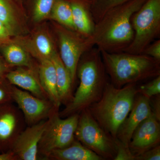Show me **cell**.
Segmentation results:
<instances>
[{
	"mask_svg": "<svg viewBox=\"0 0 160 160\" xmlns=\"http://www.w3.org/2000/svg\"><path fill=\"white\" fill-rule=\"evenodd\" d=\"M146 1L129 0L106 12L87 38L90 46L111 53L124 51L134 37L132 18Z\"/></svg>",
	"mask_w": 160,
	"mask_h": 160,
	"instance_id": "cell-1",
	"label": "cell"
},
{
	"mask_svg": "<svg viewBox=\"0 0 160 160\" xmlns=\"http://www.w3.org/2000/svg\"><path fill=\"white\" fill-rule=\"evenodd\" d=\"M79 62L77 70L80 84L71 101L59 112L61 117L79 114L98 101L108 82L101 52L92 48L86 52Z\"/></svg>",
	"mask_w": 160,
	"mask_h": 160,
	"instance_id": "cell-2",
	"label": "cell"
},
{
	"mask_svg": "<svg viewBox=\"0 0 160 160\" xmlns=\"http://www.w3.org/2000/svg\"><path fill=\"white\" fill-rule=\"evenodd\" d=\"M138 94L136 84L118 88L108 82L102 97L88 109L103 130L116 139L118 130L131 111Z\"/></svg>",
	"mask_w": 160,
	"mask_h": 160,
	"instance_id": "cell-3",
	"label": "cell"
},
{
	"mask_svg": "<svg viewBox=\"0 0 160 160\" xmlns=\"http://www.w3.org/2000/svg\"><path fill=\"white\" fill-rule=\"evenodd\" d=\"M100 52L111 83L118 88L160 76V61L147 55Z\"/></svg>",
	"mask_w": 160,
	"mask_h": 160,
	"instance_id": "cell-4",
	"label": "cell"
},
{
	"mask_svg": "<svg viewBox=\"0 0 160 160\" xmlns=\"http://www.w3.org/2000/svg\"><path fill=\"white\" fill-rule=\"evenodd\" d=\"M133 40L124 52L142 54L160 33V0H146L132 16Z\"/></svg>",
	"mask_w": 160,
	"mask_h": 160,
	"instance_id": "cell-5",
	"label": "cell"
},
{
	"mask_svg": "<svg viewBox=\"0 0 160 160\" xmlns=\"http://www.w3.org/2000/svg\"><path fill=\"white\" fill-rule=\"evenodd\" d=\"M75 137L103 160H114L117 153L116 139L103 130L88 108L79 113Z\"/></svg>",
	"mask_w": 160,
	"mask_h": 160,
	"instance_id": "cell-6",
	"label": "cell"
},
{
	"mask_svg": "<svg viewBox=\"0 0 160 160\" xmlns=\"http://www.w3.org/2000/svg\"><path fill=\"white\" fill-rule=\"evenodd\" d=\"M79 114H74L62 119L59 109L48 118V124L43 132L38 147V156L48 159L54 150L69 146L75 140V132Z\"/></svg>",
	"mask_w": 160,
	"mask_h": 160,
	"instance_id": "cell-7",
	"label": "cell"
},
{
	"mask_svg": "<svg viewBox=\"0 0 160 160\" xmlns=\"http://www.w3.org/2000/svg\"><path fill=\"white\" fill-rule=\"evenodd\" d=\"M74 31L63 26L57 30L60 57L69 71L73 84L80 59L86 52L92 48L87 38Z\"/></svg>",
	"mask_w": 160,
	"mask_h": 160,
	"instance_id": "cell-8",
	"label": "cell"
},
{
	"mask_svg": "<svg viewBox=\"0 0 160 160\" xmlns=\"http://www.w3.org/2000/svg\"><path fill=\"white\" fill-rule=\"evenodd\" d=\"M13 100L22 111L28 126L47 119L56 110L59 109L50 100L40 98L13 86Z\"/></svg>",
	"mask_w": 160,
	"mask_h": 160,
	"instance_id": "cell-9",
	"label": "cell"
},
{
	"mask_svg": "<svg viewBox=\"0 0 160 160\" xmlns=\"http://www.w3.org/2000/svg\"><path fill=\"white\" fill-rule=\"evenodd\" d=\"M26 125L22 113L18 107L12 103L0 107V153L11 151Z\"/></svg>",
	"mask_w": 160,
	"mask_h": 160,
	"instance_id": "cell-10",
	"label": "cell"
},
{
	"mask_svg": "<svg viewBox=\"0 0 160 160\" xmlns=\"http://www.w3.org/2000/svg\"><path fill=\"white\" fill-rule=\"evenodd\" d=\"M160 142V121L152 112L135 130L129 148L136 157L159 145Z\"/></svg>",
	"mask_w": 160,
	"mask_h": 160,
	"instance_id": "cell-11",
	"label": "cell"
},
{
	"mask_svg": "<svg viewBox=\"0 0 160 160\" xmlns=\"http://www.w3.org/2000/svg\"><path fill=\"white\" fill-rule=\"evenodd\" d=\"M48 119L28 126L20 133L11 151L17 160H36L38 158V147Z\"/></svg>",
	"mask_w": 160,
	"mask_h": 160,
	"instance_id": "cell-12",
	"label": "cell"
},
{
	"mask_svg": "<svg viewBox=\"0 0 160 160\" xmlns=\"http://www.w3.org/2000/svg\"><path fill=\"white\" fill-rule=\"evenodd\" d=\"M151 113L149 99L140 94L138 98L137 95L131 111L118 130L116 138L129 147L135 130Z\"/></svg>",
	"mask_w": 160,
	"mask_h": 160,
	"instance_id": "cell-13",
	"label": "cell"
},
{
	"mask_svg": "<svg viewBox=\"0 0 160 160\" xmlns=\"http://www.w3.org/2000/svg\"><path fill=\"white\" fill-rule=\"evenodd\" d=\"M5 77L12 86L28 92L40 98L49 100L40 82L38 67H17V69L7 72Z\"/></svg>",
	"mask_w": 160,
	"mask_h": 160,
	"instance_id": "cell-14",
	"label": "cell"
},
{
	"mask_svg": "<svg viewBox=\"0 0 160 160\" xmlns=\"http://www.w3.org/2000/svg\"><path fill=\"white\" fill-rule=\"evenodd\" d=\"M16 41L22 45L39 62L51 60L58 52L50 36L43 30L38 31L29 40Z\"/></svg>",
	"mask_w": 160,
	"mask_h": 160,
	"instance_id": "cell-15",
	"label": "cell"
},
{
	"mask_svg": "<svg viewBox=\"0 0 160 160\" xmlns=\"http://www.w3.org/2000/svg\"><path fill=\"white\" fill-rule=\"evenodd\" d=\"M22 4L19 0H0V22L9 29L12 36L22 33L24 26L20 14Z\"/></svg>",
	"mask_w": 160,
	"mask_h": 160,
	"instance_id": "cell-16",
	"label": "cell"
},
{
	"mask_svg": "<svg viewBox=\"0 0 160 160\" xmlns=\"http://www.w3.org/2000/svg\"><path fill=\"white\" fill-rule=\"evenodd\" d=\"M69 1L75 31L84 37H89L92 33L95 26L89 10L90 3L82 0Z\"/></svg>",
	"mask_w": 160,
	"mask_h": 160,
	"instance_id": "cell-17",
	"label": "cell"
},
{
	"mask_svg": "<svg viewBox=\"0 0 160 160\" xmlns=\"http://www.w3.org/2000/svg\"><path fill=\"white\" fill-rule=\"evenodd\" d=\"M38 75L41 85L49 100L55 107L59 108L61 103L58 94L56 72L52 60H44L40 62Z\"/></svg>",
	"mask_w": 160,
	"mask_h": 160,
	"instance_id": "cell-18",
	"label": "cell"
},
{
	"mask_svg": "<svg viewBox=\"0 0 160 160\" xmlns=\"http://www.w3.org/2000/svg\"><path fill=\"white\" fill-rule=\"evenodd\" d=\"M47 159L53 160H103L102 158L91 151L76 139L69 146L54 150Z\"/></svg>",
	"mask_w": 160,
	"mask_h": 160,
	"instance_id": "cell-19",
	"label": "cell"
},
{
	"mask_svg": "<svg viewBox=\"0 0 160 160\" xmlns=\"http://www.w3.org/2000/svg\"><path fill=\"white\" fill-rule=\"evenodd\" d=\"M56 72L58 94L61 104L67 105L71 101L73 84L69 71L57 52L52 59Z\"/></svg>",
	"mask_w": 160,
	"mask_h": 160,
	"instance_id": "cell-20",
	"label": "cell"
},
{
	"mask_svg": "<svg viewBox=\"0 0 160 160\" xmlns=\"http://www.w3.org/2000/svg\"><path fill=\"white\" fill-rule=\"evenodd\" d=\"M1 50L5 61L12 67L38 68L32 62L29 52L17 41L6 43Z\"/></svg>",
	"mask_w": 160,
	"mask_h": 160,
	"instance_id": "cell-21",
	"label": "cell"
},
{
	"mask_svg": "<svg viewBox=\"0 0 160 160\" xmlns=\"http://www.w3.org/2000/svg\"><path fill=\"white\" fill-rule=\"evenodd\" d=\"M49 18L62 26L76 31L72 21L71 5L69 0H56Z\"/></svg>",
	"mask_w": 160,
	"mask_h": 160,
	"instance_id": "cell-22",
	"label": "cell"
},
{
	"mask_svg": "<svg viewBox=\"0 0 160 160\" xmlns=\"http://www.w3.org/2000/svg\"><path fill=\"white\" fill-rule=\"evenodd\" d=\"M129 0H93L90 4V14L95 24L114 7L120 6Z\"/></svg>",
	"mask_w": 160,
	"mask_h": 160,
	"instance_id": "cell-23",
	"label": "cell"
},
{
	"mask_svg": "<svg viewBox=\"0 0 160 160\" xmlns=\"http://www.w3.org/2000/svg\"><path fill=\"white\" fill-rule=\"evenodd\" d=\"M56 1V0H29L33 21L39 22L50 17Z\"/></svg>",
	"mask_w": 160,
	"mask_h": 160,
	"instance_id": "cell-24",
	"label": "cell"
},
{
	"mask_svg": "<svg viewBox=\"0 0 160 160\" xmlns=\"http://www.w3.org/2000/svg\"><path fill=\"white\" fill-rule=\"evenodd\" d=\"M138 94L142 95L149 99L160 94V76L154 78L147 84L138 87Z\"/></svg>",
	"mask_w": 160,
	"mask_h": 160,
	"instance_id": "cell-25",
	"label": "cell"
},
{
	"mask_svg": "<svg viewBox=\"0 0 160 160\" xmlns=\"http://www.w3.org/2000/svg\"><path fill=\"white\" fill-rule=\"evenodd\" d=\"M13 102V86L4 77L0 78V107Z\"/></svg>",
	"mask_w": 160,
	"mask_h": 160,
	"instance_id": "cell-26",
	"label": "cell"
},
{
	"mask_svg": "<svg viewBox=\"0 0 160 160\" xmlns=\"http://www.w3.org/2000/svg\"><path fill=\"white\" fill-rule=\"evenodd\" d=\"M116 144L117 153L114 160H134L135 156L129 147L125 146L117 138Z\"/></svg>",
	"mask_w": 160,
	"mask_h": 160,
	"instance_id": "cell-27",
	"label": "cell"
},
{
	"mask_svg": "<svg viewBox=\"0 0 160 160\" xmlns=\"http://www.w3.org/2000/svg\"><path fill=\"white\" fill-rule=\"evenodd\" d=\"M159 145L147 150L142 154L135 157L134 160H160Z\"/></svg>",
	"mask_w": 160,
	"mask_h": 160,
	"instance_id": "cell-28",
	"label": "cell"
},
{
	"mask_svg": "<svg viewBox=\"0 0 160 160\" xmlns=\"http://www.w3.org/2000/svg\"><path fill=\"white\" fill-rule=\"evenodd\" d=\"M142 53L160 61V40L151 43L146 47Z\"/></svg>",
	"mask_w": 160,
	"mask_h": 160,
	"instance_id": "cell-29",
	"label": "cell"
},
{
	"mask_svg": "<svg viewBox=\"0 0 160 160\" xmlns=\"http://www.w3.org/2000/svg\"><path fill=\"white\" fill-rule=\"evenodd\" d=\"M155 98L154 97L153 98H154L151 101L149 100L150 102V106L152 112L153 113L157 119L160 121V94L155 96Z\"/></svg>",
	"mask_w": 160,
	"mask_h": 160,
	"instance_id": "cell-30",
	"label": "cell"
},
{
	"mask_svg": "<svg viewBox=\"0 0 160 160\" xmlns=\"http://www.w3.org/2000/svg\"><path fill=\"white\" fill-rule=\"evenodd\" d=\"M12 35L9 29L2 22H0V40H7Z\"/></svg>",
	"mask_w": 160,
	"mask_h": 160,
	"instance_id": "cell-31",
	"label": "cell"
},
{
	"mask_svg": "<svg viewBox=\"0 0 160 160\" xmlns=\"http://www.w3.org/2000/svg\"><path fill=\"white\" fill-rule=\"evenodd\" d=\"M12 66H9L6 61L0 58V78L4 77L7 72L11 70Z\"/></svg>",
	"mask_w": 160,
	"mask_h": 160,
	"instance_id": "cell-32",
	"label": "cell"
},
{
	"mask_svg": "<svg viewBox=\"0 0 160 160\" xmlns=\"http://www.w3.org/2000/svg\"><path fill=\"white\" fill-rule=\"evenodd\" d=\"M0 160H17L13 152L10 151L0 153Z\"/></svg>",
	"mask_w": 160,
	"mask_h": 160,
	"instance_id": "cell-33",
	"label": "cell"
},
{
	"mask_svg": "<svg viewBox=\"0 0 160 160\" xmlns=\"http://www.w3.org/2000/svg\"><path fill=\"white\" fill-rule=\"evenodd\" d=\"M82 1H85V2H87L90 3L91 4L93 0H82Z\"/></svg>",
	"mask_w": 160,
	"mask_h": 160,
	"instance_id": "cell-34",
	"label": "cell"
},
{
	"mask_svg": "<svg viewBox=\"0 0 160 160\" xmlns=\"http://www.w3.org/2000/svg\"><path fill=\"white\" fill-rule=\"evenodd\" d=\"M19 1H20V2H24V1H25V0H19Z\"/></svg>",
	"mask_w": 160,
	"mask_h": 160,
	"instance_id": "cell-35",
	"label": "cell"
}]
</instances>
